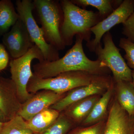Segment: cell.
I'll return each instance as SVG.
<instances>
[{"label":"cell","mask_w":134,"mask_h":134,"mask_svg":"<svg viewBox=\"0 0 134 134\" xmlns=\"http://www.w3.org/2000/svg\"><path fill=\"white\" fill-rule=\"evenodd\" d=\"M119 46L125 50L124 57L127 60V65L130 68L134 69V43L127 38H121Z\"/></svg>","instance_id":"obj_23"},{"label":"cell","mask_w":134,"mask_h":134,"mask_svg":"<svg viewBox=\"0 0 134 134\" xmlns=\"http://www.w3.org/2000/svg\"><path fill=\"white\" fill-rule=\"evenodd\" d=\"M9 55L6 48L0 44V72L5 69L9 62Z\"/></svg>","instance_id":"obj_25"},{"label":"cell","mask_w":134,"mask_h":134,"mask_svg":"<svg viewBox=\"0 0 134 134\" xmlns=\"http://www.w3.org/2000/svg\"><path fill=\"white\" fill-rule=\"evenodd\" d=\"M108 85V81L105 77L97 76L90 84L77 87L67 92L63 98L50 108L62 112L70 105L79 100L101 93L105 90Z\"/></svg>","instance_id":"obj_10"},{"label":"cell","mask_w":134,"mask_h":134,"mask_svg":"<svg viewBox=\"0 0 134 134\" xmlns=\"http://www.w3.org/2000/svg\"><path fill=\"white\" fill-rule=\"evenodd\" d=\"M20 18L10 0L0 1V36H3Z\"/></svg>","instance_id":"obj_17"},{"label":"cell","mask_w":134,"mask_h":134,"mask_svg":"<svg viewBox=\"0 0 134 134\" xmlns=\"http://www.w3.org/2000/svg\"><path fill=\"white\" fill-rule=\"evenodd\" d=\"M134 11V0H124L114 11L91 29L94 38L87 42L89 50L94 52L100 44L101 38L107 32L116 25L124 23Z\"/></svg>","instance_id":"obj_8"},{"label":"cell","mask_w":134,"mask_h":134,"mask_svg":"<svg viewBox=\"0 0 134 134\" xmlns=\"http://www.w3.org/2000/svg\"><path fill=\"white\" fill-rule=\"evenodd\" d=\"M106 122L100 121L86 127L72 129L67 134H104Z\"/></svg>","instance_id":"obj_22"},{"label":"cell","mask_w":134,"mask_h":134,"mask_svg":"<svg viewBox=\"0 0 134 134\" xmlns=\"http://www.w3.org/2000/svg\"><path fill=\"white\" fill-rule=\"evenodd\" d=\"M83 40L82 36L76 35L75 44L62 58L34 65V75L39 78H47L71 71H82L96 75L104 74L109 69L102 62L92 60L86 56L83 47Z\"/></svg>","instance_id":"obj_1"},{"label":"cell","mask_w":134,"mask_h":134,"mask_svg":"<svg viewBox=\"0 0 134 134\" xmlns=\"http://www.w3.org/2000/svg\"><path fill=\"white\" fill-rule=\"evenodd\" d=\"M112 91L111 88L109 87L96 103L89 115L84 120L83 124L91 125L100 121L106 113Z\"/></svg>","instance_id":"obj_19"},{"label":"cell","mask_w":134,"mask_h":134,"mask_svg":"<svg viewBox=\"0 0 134 134\" xmlns=\"http://www.w3.org/2000/svg\"><path fill=\"white\" fill-rule=\"evenodd\" d=\"M72 3L82 7L91 6L98 10L99 14L103 20L121 5L123 1L111 0H72Z\"/></svg>","instance_id":"obj_18"},{"label":"cell","mask_w":134,"mask_h":134,"mask_svg":"<svg viewBox=\"0 0 134 134\" xmlns=\"http://www.w3.org/2000/svg\"><path fill=\"white\" fill-rule=\"evenodd\" d=\"M34 59L38 60L39 62L44 60L41 50L35 44L26 54L17 59H12L10 62L11 79L15 85L18 97L22 104L33 94L28 92L27 86L34 75L31 64Z\"/></svg>","instance_id":"obj_5"},{"label":"cell","mask_w":134,"mask_h":134,"mask_svg":"<svg viewBox=\"0 0 134 134\" xmlns=\"http://www.w3.org/2000/svg\"><path fill=\"white\" fill-rule=\"evenodd\" d=\"M22 105L12 79L0 76V111L8 121L18 115Z\"/></svg>","instance_id":"obj_13"},{"label":"cell","mask_w":134,"mask_h":134,"mask_svg":"<svg viewBox=\"0 0 134 134\" xmlns=\"http://www.w3.org/2000/svg\"><path fill=\"white\" fill-rule=\"evenodd\" d=\"M67 93L61 94L49 90L37 92L22 104L18 115L28 121L41 111L50 108L63 98Z\"/></svg>","instance_id":"obj_11"},{"label":"cell","mask_w":134,"mask_h":134,"mask_svg":"<svg viewBox=\"0 0 134 134\" xmlns=\"http://www.w3.org/2000/svg\"><path fill=\"white\" fill-rule=\"evenodd\" d=\"M74 123L63 112L48 128L40 133L33 134H67L72 129Z\"/></svg>","instance_id":"obj_21"},{"label":"cell","mask_w":134,"mask_h":134,"mask_svg":"<svg viewBox=\"0 0 134 134\" xmlns=\"http://www.w3.org/2000/svg\"><path fill=\"white\" fill-rule=\"evenodd\" d=\"M98 75L82 71L65 72L54 77L40 78L34 75L27 86L30 93L42 90H49L59 93H65L73 89L91 83Z\"/></svg>","instance_id":"obj_4"},{"label":"cell","mask_w":134,"mask_h":134,"mask_svg":"<svg viewBox=\"0 0 134 134\" xmlns=\"http://www.w3.org/2000/svg\"><path fill=\"white\" fill-rule=\"evenodd\" d=\"M4 122H1V121H0V130L1 129L3 125V123H4Z\"/></svg>","instance_id":"obj_28"},{"label":"cell","mask_w":134,"mask_h":134,"mask_svg":"<svg viewBox=\"0 0 134 134\" xmlns=\"http://www.w3.org/2000/svg\"><path fill=\"white\" fill-rule=\"evenodd\" d=\"M33 2L45 40L58 51L64 50L66 46L61 35L64 16L60 2L55 0H34Z\"/></svg>","instance_id":"obj_3"},{"label":"cell","mask_w":134,"mask_h":134,"mask_svg":"<svg viewBox=\"0 0 134 134\" xmlns=\"http://www.w3.org/2000/svg\"><path fill=\"white\" fill-rule=\"evenodd\" d=\"M0 134H33L27 122L21 116L17 115L4 122Z\"/></svg>","instance_id":"obj_20"},{"label":"cell","mask_w":134,"mask_h":134,"mask_svg":"<svg viewBox=\"0 0 134 134\" xmlns=\"http://www.w3.org/2000/svg\"><path fill=\"white\" fill-rule=\"evenodd\" d=\"M122 25V34L134 43V11Z\"/></svg>","instance_id":"obj_24"},{"label":"cell","mask_w":134,"mask_h":134,"mask_svg":"<svg viewBox=\"0 0 134 134\" xmlns=\"http://www.w3.org/2000/svg\"><path fill=\"white\" fill-rule=\"evenodd\" d=\"M132 84L134 87V69L132 71Z\"/></svg>","instance_id":"obj_27"},{"label":"cell","mask_w":134,"mask_h":134,"mask_svg":"<svg viewBox=\"0 0 134 134\" xmlns=\"http://www.w3.org/2000/svg\"><path fill=\"white\" fill-rule=\"evenodd\" d=\"M134 116H129L117 100L110 110L104 134H133Z\"/></svg>","instance_id":"obj_12"},{"label":"cell","mask_w":134,"mask_h":134,"mask_svg":"<svg viewBox=\"0 0 134 134\" xmlns=\"http://www.w3.org/2000/svg\"><path fill=\"white\" fill-rule=\"evenodd\" d=\"M60 2L64 16L61 35L65 46L72 45L77 35L87 42L90 41L91 29L102 21L99 13L80 8L69 0Z\"/></svg>","instance_id":"obj_2"},{"label":"cell","mask_w":134,"mask_h":134,"mask_svg":"<svg viewBox=\"0 0 134 134\" xmlns=\"http://www.w3.org/2000/svg\"><path fill=\"white\" fill-rule=\"evenodd\" d=\"M60 114L59 112L50 107L38 113L26 122L33 134L40 133L50 127Z\"/></svg>","instance_id":"obj_16"},{"label":"cell","mask_w":134,"mask_h":134,"mask_svg":"<svg viewBox=\"0 0 134 134\" xmlns=\"http://www.w3.org/2000/svg\"><path fill=\"white\" fill-rule=\"evenodd\" d=\"M16 9L20 18L25 24L34 44L41 50L44 61H53L59 59V51L45 40L41 28L37 24L32 14L34 9L31 0H17Z\"/></svg>","instance_id":"obj_6"},{"label":"cell","mask_w":134,"mask_h":134,"mask_svg":"<svg viewBox=\"0 0 134 134\" xmlns=\"http://www.w3.org/2000/svg\"><path fill=\"white\" fill-rule=\"evenodd\" d=\"M117 100L129 116H134V87L132 82H116Z\"/></svg>","instance_id":"obj_15"},{"label":"cell","mask_w":134,"mask_h":134,"mask_svg":"<svg viewBox=\"0 0 134 134\" xmlns=\"http://www.w3.org/2000/svg\"><path fill=\"white\" fill-rule=\"evenodd\" d=\"M99 98L97 95L90 96L72 104L62 112L74 123L80 122L89 115Z\"/></svg>","instance_id":"obj_14"},{"label":"cell","mask_w":134,"mask_h":134,"mask_svg":"<svg viewBox=\"0 0 134 134\" xmlns=\"http://www.w3.org/2000/svg\"><path fill=\"white\" fill-rule=\"evenodd\" d=\"M103 37L104 47L100 44L94 52L97 56V60L104 63L111 71L115 82H132V70L121 56L119 49L115 45L111 33L108 32Z\"/></svg>","instance_id":"obj_7"},{"label":"cell","mask_w":134,"mask_h":134,"mask_svg":"<svg viewBox=\"0 0 134 134\" xmlns=\"http://www.w3.org/2000/svg\"><path fill=\"white\" fill-rule=\"evenodd\" d=\"M8 120L6 119L2 113L0 111V121L2 122H5L8 121Z\"/></svg>","instance_id":"obj_26"},{"label":"cell","mask_w":134,"mask_h":134,"mask_svg":"<svg viewBox=\"0 0 134 134\" xmlns=\"http://www.w3.org/2000/svg\"><path fill=\"white\" fill-rule=\"evenodd\" d=\"M2 41L12 59L26 54L35 45L25 24L20 18L10 31L3 36Z\"/></svg>","instance_id":"obj_9"},{"label":"cell","mask_w":134,"mask_h":134,"mask_svg":"<svg viewBox=\"0 0 134 134\" xmlns=\"http://www.w3.org/2000/svg\"></svg>","instance_id":"obj_29"}]
</instances>
